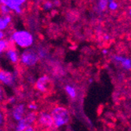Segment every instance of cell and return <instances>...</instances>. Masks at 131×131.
I'll return each mask as SVG.
<instances>
[{
    "mask_svg": "<svg viewBox=\"0 0 131 131\" xmlns=\"http://www.w3.org/2000/svg\"><path fill=\"white\" fill-rule=\"evenodd\" d=\"M102 54H104V55H107L108 53V50H107V49H104V50H102Z\"/></svg>",
    "mask_w": 131,
    "mask_h": 131,
    "instance_id": "obj_26",
    "label": "cell"
},
{
    "mask_svg": "<svg viewBox=\"0 0 131 131\" xmlns=\"http://www.w3.org/2000/svg\"><path fill=\"white\" fill-rule=\"evenodd\" d=\"M7 60L13 64H17L20 61V53L13 45H11L4 53Z\"/></svg>",
    "mask_w": 131,
    "mask_h": 131,
    "instance_id": "obj_9",
    "label": "cell"
},
{
    "mask_svg": "<svg viewBox=\"0 0 131 131\" xmlns=\"http://www.w3.org/2000/svg\"><path fill=\"white\" fill-rule=\"evenodd\" d=\"M5 98H6V94H5L4 90H3L2 85L0 84V104L3 103L5 101Z\"/></svg>",
    "mask_w": 131,
    "mask_h": 131,
    "instance_id": "obj_20",
    "label": "cell"
},
{
    "mask_svg": "<svg viewBox=\"0 0 131 131\" xmlns=\"http://www.w3.org/2000/svg\"><path fill=\"white\" fill-rule=\"evenodd\" d=\"M38 105L35 104V103H31V104H29L28 105V108L30 110V111H33V112H35V111H36L37 109H38Z\"/></svg>",
    "mask_w": 131,
    "mask_h": 131,
    "instance_id": "obj_21",
    "label": "cell"
},
{
    "mask_svg": "<svg viewBox=\"0 0 131 131\" xmlns=\"http://www.w3.org/2000/svg\"><path fill=\"white\" fill-rule=\"evenodd\" d=\"M108 0H97V10L101 13V12H104L107 9H108Z\"/></svg>",
    "mask_w": 131,
    "mask_h": 131,
    "instance_id": "obj_14",
    "label": "cell"
},
{
    "mask_svg": "<svg viewBox=\"0 0 131 131\" xmlns=\"http://www.w3.org/2000/svg\"><path fill=\"white\" fill-rule=\"evenodd\" d=\"M51 84V80L49 75H42L35 81V88L42 93H46L49 91Z\"/></svg>",
    "mask_w": 131,
    "mask_h": 131,
    "instance_id": "obj_7",
    "label": "cell"
},
{
    "mask_svg": "<svg viewBox=\"0 0 131 131\" xmlns=\"http://www.w3.org/2000/svg\"><path fill=\"white\" fill-rule=\"evenodd\" d=\"M12 22V17L10 14H5L0 16V31L6 30Z\"/></svg>",
    "mask_w": 131,
    "mask_h": 131,
    "instance_id": "obj_11",
    "label": "cell"
},
{
    "mask_svg": "<svg viewBox=\"0 0 131 131\" xmlns=\"http://www.w3.org/2000/svg\"><path fill=\"white\" fill-rule=\"evenodd\" d=\"M6 123V115L3 111L0 108V126H3Z\"/></svg>",
    "mask_w": 131,
    "mask_h": 131,
    "instance_id": "obj_18",
    "label": "cell"
},
{
    "mask_svg": "<svg viewBox=\"0 0 131 131\" xmlns=\"http://www.w3.org/2000/svg\"><path fill=\"white\" fill-rule=\"evenodd\" d=\"M50 114L53 120L54 129H60L68 125L71 120L70 112L64 106L54 107L51 110Z\"/></svg>",
    "mask_w": 131,
    "mask_h": 131,
    "instance_id": "obj_2",
    "label": "cell"
},
{
    "mask_svg": "<svg viewBox=\"0 0 131 131\" xmlns=\"http://www.w3.org/2000/svg\"><path fill=\"white\" fill-rule=\"evenodd\" d=\"M103 39L104 41H108L110 39V36H109L108 35H104V36H103Z\"/></svg>",
    "mask_w": 131,
    "mask_h": 131,
    "instance_id": "obj_24",
    "label": "cell"
},
{
    "mask_svg": "<svg viewBox=\"0 0 131 131\" xmlns=\"http://www.w3.org/2000/svg\"><path fill=\"white\" fill-rule=\"evenodd\" d=\"M11 9L6 5L2 4L0 6V14L2 15H5V14H10L11 13Z\"/></svg>",
    "mask_w": 131,
    "mask_h": 131,
    "instance_id": "obj_17",
    "label": "cell"
},
{
    "mask_svg": "<svg viewBox=\"0 0 131 131\" xmlns=\"http://www.w3.org/2000/svg\"><path fill=\"white\" fill-rule=\"evenodd\" d=\"M26 108H27L26 106L24 104H15L13 108H12V110L10 112L12 119L15 122L20 120L26 114Z\"/></svg>",
    "mask_w": 131,
    "mask_h": 131,
    "instance_id": "obj_8",
    "label": "cell"
},
{
    "mask_svg": "<svg viewBox=\"0 0 131 131\" xmlns=\"http://www.w3.org/2000/svg\"><path fill=\"white\" fill-rule=\"evenodd\" d=\"M37 124L42 129H54L53 120L50 112L42 111L37 115Z\"/></svg>",
    "mask_w": 131,
    "mask_h": 131,
    "instance_id": "obj_5",
    "label": "cell"
},
{
    "mask_svg": "<svg viewBox=\"0 0 131 131\" xmlns=\"http://www.w3.org/2000/svg\"><path fill=\"white\" fill-rule=\"evenodd\" d=\"M3 129V127L2 126H0V130H2Z\"/></svg>",
    "mask_w": 131,
    "mask_h": 131,
    "instance_id": "obj_29",
    "label": "cell"
},
{
    "mask_svg": "<svg viewBox=\"0 0 131 131\" xmlns=\"http://www.w3.org/2000/svg\"><path fill=\"white\" fill-rule=\"evenodd\" d=\"M11 46V43L8 40V39H0V55L4 54L6 50Z\"/></svg>",
    "mask_w": 131,
    "mask_h": 131,
    "instance_id": "obj_13",
    "label": "cell"
},
{
    "mask_svg": "<svg viewBox=\"0 0 131 131\" xmlns=\"http://www.w3.org/2000/svg\"><path fill=\"white\" fill-rule=\"evenodd\" d=\"M118 8V3L115 0H108V9L111 11H115Z\"/></svg>",
    "mask_w": 131,
    "mask_h": 131,
    "instance_id": "obj_15",
    "label": "cell"
},
{
    "mask_svg": "<svg viewBox=\"0 0 131 131\" xmlns=\"http://www.w3.org/2000/svg\"><path fill=\"white\" fill-rule=\"evenodd\" d=\"M2 4H3V3H2V1H1V0H0V6H1Z\"/></svg>",
    "mask_w": 131,
    "mask_h": 131,
    "instance_id": "obj_28",
    "label": "cell"
},
{
    "mask_svg": "<svg viewBox=\"0 0 131 131\" xmlns=\"http://www.w3.org/2000/svg\"><path fill=\"white\" fill-rule=\"evenodd\" d=\"M64 89V91H65L66 94L68 95L69 98H71V100H75L77 98L78 91L75 86H73L72 85L68 84V85H65Z\"/></svg>",
    "mask_w": 131,
    "mask_h": 131,
    "instance_id": "obj_12",
    "label": "cell"
},
{
    "mask_svg": "<svg viewBox=\"0 0 131 131\" xmlns=\"http://www.w3.org/2000/svg\"><path fill=\"white\" fill-rule=\"evenodd\" d=\"M17 79V75L15 71L6 69H0V84L6 87H14Z\"/></svg>",
    "mask_w": 131,
    "mask_h": 131,
    "instance_id": "obj_4",
    "label": "cell"
},
{
    "mask_svg": "<svg viewBox=\"0 0 131 131\" xmlns=\"http://www.w3.org/2000/svg\"><path fill=\"white\" fill-rule=\"evenodd\" d=\"M2 3L7 6L12 12L16 14H21L23 12V6L26 3L27 0H1Z\"/></svg>",
    "mask_w": 131,
    "mask_h": 131,
    "instance_id": "obj_6",
    "label": "cell"
},
{
    "mask_svg": "<svg viewBox=\"0 0 131 131\" xmlns=\"http://www.w3.org/2000/svg\"><path fill=\"white\" fill-rule=\"evenodd\" d=\"M7 101H8V103L9 104H14L15 102H16V98L14 97H9L7 99Z\"/></svg>",
    "mask_w": 131,
    "mask_h": 131,
    "instance_id": "obj_22",
    "label": "cell"
},
{
    "mask_svg": "<svg viewBox=\"0 0 131 131\" xmlns=\"http://www.w3.org/2000/svg\"><path fill=\"white\" fill-rule=\"evenodd\" d=\"M8 40L11 45H14L21 49H27L34 45L35 37L28 30H17L9 35Z\"/></svg>",
    "mask_w": 131,
    "mask_h": 131,
    "instance_id": "obj_1",
    "label": "cell"
},
{
    "mask_svg": "<svg viewBox=\"0 0 131 131\" xmlns=\"http://www.w3.org/2000/svg\"><path fill=\"white\" fill-rule=\"evenodd\" d=\"M5 38V32L3 31H0V39Z\"/></svg>",
    "mask_w": 131,
    "mask_h": 131,
    "instance_id": "obj_25",
    "label": "cell"
},
{
    "mask_svg": "<svg viewBox=\"0 0 131 131\" xmlns=\"http://www.w3.org/2000/svg\"><path fill=\"white\" fill-rule=\"evenodd\" d=\"M93 82V79H89V82H90V83H92Z\"/></svg>",
    "mask_w": 131,
    "mask_h": 131,
    "instance_id": "obj_27",
    "label": "cell"
},
{
    "mask_svg": "<svg viewBox=\"0 0 131 131\" xmlns=\"http://www.w3.org/2000/svg\"><path fill=\"white\" fill-rule=\"evenodd\" d=\"M40 61V58L39 57V54L37 51L30 48L24 49V51H22L20 53V61L23 66L28 67V68H32L36 65Z\"/></svg>",
    "mask_w": 131,
    "mask_h": 131,
    "instance_id": "obj_3",
    "label": "cell"
},
{
    "mask_svg": "<svg viewBox=\"0 0 131 131\" xmlns=\"http://www.w3.org/2000/svg\"><path fill=\"white\" fill-rule=\"evenodd\" d=\"M54 5L53 3L50 1V0H47V1H45L42 4V9L46 11H50L53 8Z\"/></svg>",
    "mask_w": 131,
    "mask_h": 131,
    "instance_id": "obj_16",
    "label": "cell"
},
{
    "mask_svg": "<svg viewBox=\"0 0 131 131\" xmlns=\"http://www.w3.org/2000/svg\"><path fill=\"white\" fill-rule=\"evenodd\" d=\"M112 60L117 64H119L122 68L126 71H130L131 69V60L130 58L123 55H114Z\"/></svg>",
    "mask_w": 131,
    "mask_h": 131,
    "instance_id": "obj_10",
    "label": "cell"
},
{
    "mask_svg": "<svg viewBox=\"0 0 131 131\" xmlns=\"http://www.w3.org/2000/svg\"><path fill=\"white\" fill-rule=\"evenodd\" d=\"M35 130V128L34 127V125H31V126H28L25 131H34Z\"/></svg>",
    "mask_w": 131,
    "mask_h": 131,
    "instance_id": "obj_23",
    "label": "cell"
},
{
    "mask_svg": "<svg viewBox=\"0 0 131 131\" xmlns=\"http://www.w3.org/2000/svg\"><path fill=\"white\" fill-rule=\"evenodd\" d=\"M37 51V53H38V54H39V58L41 59V58H46V54H47V52L46 51V50L45 49H43V48H39L38 49V50H36Z\"/></svg>",
    "mask_w": 131,
    "mask_h": 131,
    "instance_id": "obj_19",
    "label": "cell"
}]
</instances>
